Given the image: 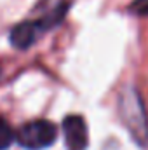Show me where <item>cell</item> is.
Here are the masks:
<instances>
[{"label":"cell","instance_id":"cell-1","mask_svg":"<svg viewBox=\"0 0 148 150\" xmlns=\"http://www.w3.org/2000/svg\"><path fill=\"white\" fill-rule=\"evenodd\" d=\"M118 115L122 119V124L131 133V136L140 145H145L148 136L147 112H145V105L141 101V96L134 87H124L120 91Z\"/></svg>","mask_w":148,"mask_h":150},{"label":"cell","instance_id":"cell-2","mask_svg":"<svg viewBox=\"0 0 148 150\" xmlns=\"http://www.w3.org/2000/svg\"><path fill=\"white\" fill-rule=\"evenodd\" d=\"M58 131L51 120L37 119L23 124L16 133V142L28 150H42L51 147L56 142Z\"/></svg>","mask_w":148,"mask_h":150},{"label":"cell","instance_id":"cell-3","mask_svg":"<svg viewBox=\"0 0 148 150\" xmlns=\"http://www.w3.org/2000/svg\"><path fill=\"white\" fill-rule=\"evenodd\" d=\"M63 133L68 150H85L89 143L87 124L82 115H66L63 120Z\"/></svg>","mask_w":148,"mask_h":150},{"label":"cell","instance_id":"cell-4","mask_svg":"<svg viewBox=\"0 0 148 150\" xmlns=\"http://www.w3.org/2000/svg\"><path fill=\"white\" fill-rule=\"evenodd\" d=\"M42 32H44V28L40 26L38 21H25V23H19L11 32V44L16 49H21V51L23 49H28L38 38V35Z\"/></svg>","mask_w":148,"mask_h":150},{"label":"cell","instance_id":"cell-5","mask_svg":"<svg viewBox=\"0 0 148 150\" xmlns=\"http://www.w3.org/2000/svg\"><path fill=\"white\" fill-rule=\"evenodd\" d=\"M14 140H16V133L12 126L4 117H0V150H7Z\"/></svg>","mask_w":148,"mask_h":150},{"label":"cell","instance_id":"cell-6","mask_svg":"<svg viewBox=\"0 0 148 150\" xmlns=\"http://www.w3.org/2000/svg\"><path fill=\"white\" fill-rule=\"evenodd\" d=\"M134 11H136L138 14L148 16V0H136V2H134Z\"/></svg>","mask_w":148,"mask_h":150}]
</instances>
